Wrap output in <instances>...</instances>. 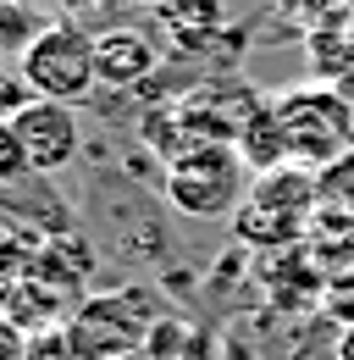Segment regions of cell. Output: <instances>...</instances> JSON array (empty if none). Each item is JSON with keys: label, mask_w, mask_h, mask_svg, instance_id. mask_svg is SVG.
<instances>
[{"label": "cell", "mask_w": 354, "mask_h": 360, "mask_svg": "<svg viewBox=\"0 0 354 360\" xmlns=\"http://www.w3.org/2000/svg\"><path fill=\"white\" fill-rule=\"evenodd\" d=\"M282 139H288V161L327 172L332 161H343L354 150V100L338 84H305L271 100Z\"/></svg>", "instance_id": "cell-1"}, {"label": "cell", "mask_w": 354, "mask_h": 360, "mask_svg": "<svg viewBox=\"0 0 354 360\" xmlns=\"http://www.w3.org/2000/svg\"><path fill=\"white\" fill-rule=\"evenodd\" d=\"M166 200H172L183 217H194V222H216L227 211H238L244 205V194H249V167H244V155L232 150V144H194V150H183L172 167H166Z\"/></svg>", "instance_id": "cell-2"}, {"label": "cell", "mask_w": 354, "mask_h": 360, "mask_svg": "<svg viewBox=\"0 0 354 360\" xmlns=\"http://www.w3.org/2000/svg\"><path fill=\"white\" fill-rule=\"evenodd\" d=\"M161 305L155 294L144 288H117V294H94V300H78V311L67 316V338L78 360H122L133 349H144L150 327L161 321Z\"/></svg>", "instance_id": "cell-3"}, {"label": "cell", "mask_w": 354, "mask_h": 360, "mask_svg": "<svg viewBox=\"0 0 354 360\" xmlns=\"http://www.w3.org/2000/svg\"><path fill=\"white\" fill-rule=\"evenodd\" d=\"M17 72L39 100H67V105H78L100 89V56L78 22H44L39 39L22 50Z\"/></svg>", "instance_id": "cell-4"}, {"label": "cell", "mask_w": 354, "mask_h": 360, "mask_svg": "<svg viewBox=\"0 0 354 360\" xmlns=\"http://www.w3.org/2000/svg\"><path fill=\"white\" fill-rule=\"evenodd\" d=\"M11 128L22 139V150H28V161H34V172H61L67 161H78V150H84V122H78V105H67V100H28L17 117H11Z\"/></svg>", "instance_id": "cell-5"}, {"label": "cell", "mask_w": 354, "mask_h": 360, "mask_svg": "<svg viewBox=\"0 0 354 360\" xmlns=\"http://www.w3.org/2000/svg\"><path fill=\"white\" fill-rule=\"evenodd\" d=\"M94 56H100V84H105V89H133V84H144V78L155 72V61H161L155 39L138 34V28H111V34H100V39H94Z\"/></svg>", "instance_id": "cell-6"}, {"label": "cell", "mask_w": 354, "mask_h": 360, "mask_svg": "<svg viewBox=\"0 0 354 360\" xmlns=\"http://www.w3.org/2000/svg\"><path fill=\"white\" fill-rule=\"evenodd\" d=\"M72 311H78L72 294L50 288V283H39V277L11 283V294H6V321L22 327L28 338H34V333H50V327H67V316H72Z\"/></svg>", "instance_id": "cell-7"}, {"label": "cell", "mask_w": 354, "mask_h": 360, "mask_svg": "<svg viewBox=\"0 0 354 360\" xmlns=\"http://www.w3.org/2000/svg\"><path fill=\"white\" fill-rule=\"evenodd\" d=\"M39 28L44 22L22 6V0H6V6H0V50H17V56H22V50L39 39Z\"/></svg>", "instance_id": "cell-8"}, {"label": "cell", "mask_w": 354, "mask_h": 360, "mask_svg": "<svg viewBox=\"0 0 354 360\" xmlns=\"http://www.w3.org/2000/svg\"><path fill=\"white\" fill-rule=\"evenodd\" d=\"M315 178H321V205H338V211L354 217V150L343 161H332L327 172H315Z\"/></svg>", "instance_id": "cell-9"}, {"label": "cell", "mask_w": 354, "mask_h": 360, "mask_svg": "<svg viewBox=\"0 0 354 360\" xmlns=\"http://www.w3.org/2000/svg\"><path fill=\"white\" fill-rule=\"evenodd\" d=\"M34 178V161H28V150H22V139L11 128V117L0 122V188H11V183Z\"/></svg>", "instance_id": "cell-10"}, {"label": "cell", "mask_w": 354, "mask_h": 360, "mask_svg": "<svg viewBox=\"0 0 354 360\" xmlns=\"http://www.w3.org/2000/svg\"><path fill=\"white\" fill-rule=\"evenodd\" d=\"M321 305H327V316H332L338 327H354V271L327 277V294H321Z\"/></svg>", "instance_id": "cell-11"}, {"label": "cell", "mask_w": 354, "mask_h": 360, "mask_svg": "<svg viewBox=\"0 0 354 360\" xmlns=\"http://www.w3.org/2000/svg\"><path fill=\"white\" fill-rule=\"evenodd\" d=\"M28 100H34V89L22 84V72H6V67H0V122H6V117H17Z\"/></svg>", "instance_id": "cell-12"}, {"label": "cell", "mask_w": 354, "mask_h": 360, "mask_svg": "<svg viewBox=\"0 0 354 360\" xmlns=\"http://www.w3.org/2000/svg\"><path fill=\"white\" fill-rule=\"evenodd\" d=\"M0 360H28V333L0 321Z\"/></svg>", "instance_id": "cell-13"}, {"label": "cell", "mask_w": 354, "mask_h": 360, "mask_svg": "<svg viewBox=\"0 0 354 360\" xmlns=\"http://www.w3.org/2000/svg\"><path fill=\"white\" fill-rule=\"evenodd\" d=\"M332 355H338V360H354V327H343V333H338V344H332Z\"/></svg>", "instance_id": "cell-14"}, {"label": "cell", "mask_w": 354, "mask_h": 360, "mask_svg": "<svg viewBox=\"0 0 354 360\" xmlns=\"http://www.w3.org/2000/svg\"><path fill=\"white\" fill-rule=\"evenodd\" d=\"M6 294H11V283L0 277V321H6Z\"/></svg>", "instance_id": "cell-15"}, {"label": "cell", "mask_w": 354, "mask_h": 360, "mask_svg": "<svg viewBox=\"0 0 354 360\" xmlns=\"http://www.w3.org/2000/svg\"><path fill=\"white\" fill-rule=\"evenodd\" d=\"M122 360H155V355H150V349H133V355H122Z\"/></svg>", "instance_id": "cell-16"}]
</instances>
